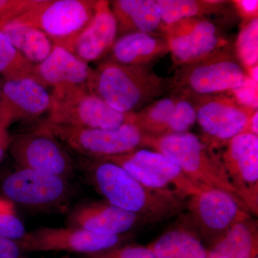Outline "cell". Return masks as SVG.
<instances>
[{"label":"cell","instance_id":"cell-1","mask_svg":"<svg viewBox=\"0 0 258 258\" xmlns=\"http://www.w3.org/2000/svg\"><path fill=\"white\" fill-rule=\"evenodd\" d=\"M76 163L105 201L137 214L147 223L174 216L186 207L185 199L177 194L147 187L111 161L81 157Z\"/></svg>","mask_w":258,"mask_h":258},{"label":"cell","instance_id":"cell-2","mask_svg":"<svg viewBox=\"0 0 258 258\" xmlns=\"http://www.w3.org/2000/svg\"><path fill=\"white\" fill-rule=\"evenodd\" d=\"M87 87L106 104L123 113H134L156 101L169 82L149 66L103 60L92 70Z\"/></svg>","mask_w":258,"mask_h":258},{"label":"cell","instance_id":"cell-3","mask_svg":"<svg viewBox=\"0 0 258 258\" xmlns=\"http://www.w3.org/2000/svg\"><path fill=\"white\" fill-rule=\"evenodd\" d=\"M145 147L174 161L199 189H220L237 197L220 159L210 152L195 134L186 132L160 137L144 135Z\"/></svg>","mask_w":258,"mask_h":258},{"label":"cell","instance_id":"cell-4","mask_svg":"<svg viewBox=\"0 0 258 258\" xmlns=\"http://www.w3.org/2000/svg\"><path fill=\"white\" fill-rule=\"evenodd\" d=\"M247 78L235 50L227 45L196 62L178 68L169 88L185 97L211 96L230 92Z\"/></svg>","mask_w":258,"mask_h":258},{"label":"cell","instance_id":"cell-5","mask_svg":"<svg viewBox=\"0 0 258 258\" xmlns=\"http://www.w3.org/2000/svg\"><path fill=\"white\" fill-rule=\"evenodd\" d=\"M185 208L178 227L196 236L207 249L236 223L250 217L237 197L220 189L201 190L187 199Z\"/></svg>","mask_w":258,"mask_h":258},{"label":"cell","instance_id":"cell-6","mask_svg":"<svg viewBox=\"0 0 258 258\" xmlns=\"http://www.w3.org/2000/svg\"><path fill=\"white\" fill-rule=\"evenodd\" d=\"M134 113L115 111L89 91L87 85L52 88L47 120L85 128H115L133 123Z\"/></svg>","mask_w":258,"mask_h":258},{"label":"cell","instance_id":"cell-7","mask_svg":"<svg viewBox=\"0 0 258 258\" xmlns=\"http://www.w3.org/2000/svg\"><path fill=\"white\" fill-rule=\"evenodd\" d=\"M4 198L15 205L40 212H64L76 195L71 179L62 176L18 169L2 183Z\"/></svg>","mask_w":258,"mask_h":258},{"label":"cell","instance_id":"cell-8","mask_svg":"<svg viewBox=\"0 0 258 258\" xmlns=\"http://www.w3.org/2000/svg\"><path fill=\"white\" fill-rule=\"evenodd\" d=\"M61 143L81 157L106 159L143 148L144 134L137 125L127 123L115 128H85L42 122Z\"/></svg>","mask_w":258,"mask_h":258},{"label":"cell","instance_id":"cell-9","mask_svg":"<svg viewBox=\"0 0 258 258\" xmlns=\"http://www.w3.org/2000/svg\"><path fill=\"white\" fill-rule=\"evenodd\" d=\"M96 3L95 0H38L16 19L38 29L54 45L66 49L92 20Z\"/></svg>","mask_w":258,"mask_h":258},{"label":"cell","instance_id":"cell-10","mask_svg":"<svg viewBox=\"0 0 258 258\" xmlns=\"http://www.w3.org/2000/svg\"><path fill=\"white\" fill-rule=\"evenodd\" d=\"M9 149L18 169L42 171L69 179L77 170L76 161L42 123L32 132L13 137Z\"/></svg>","mask_w":258,"mask_h":258},{"label":"cell","instance_id":"cell-11","mask_svg":"<svg viewBox=\"0 0 258 258\" xmlns=\"http://www.w3.org/2000/svg\"><path fill=\"white\" fill-rule=\"evenodd\" d=\"M131 237L130 233L102 235L77 227H41L27 232L17 242L24 253L68 252L87 255L124 244Z\"/></svg>","mask_w":258,"mask_h":258},{"label":"cell","instance_id":"cell-12","mask_svg":"<svg viewBox=\"0 0 258 258\" xmlns=\"http://www.w3.org/2000/svg\"><path fill=\"white\" fill-rule=\"evenodd\" d=\"M151 189L171 191L187 200L201 190L194 185L171 159L161 153L139 149L129 154L106 158Z\"/></svg>","mask_w":258,"mask_h":258},{"label":"cell","instance_id":"cell-13","mask_svg":"<svg viewBox=\"0 0 258 258\" xmlns=\"http://www.w3.org/2000/svg\"><path fill=\"white\" fill-rule=\"evenodd\" d=\"M219 158L237 198L249 212L258 214V136L244 132L225 143Z\"/></svg>","mask_w":258,"mask_h":258},{"label":"cell","instance_id":"cell-14","mask_svg":"<svg viewBox=\"0 0 258 258\" xmlns=\"http://www.w3.org/2000/svg\"><path fill=\"white\" fill-rule=\"evenodd\" d=\"M174 66L178 68L204 58L229 45L227 39L208 18L183 19L163 27Z\"/></svg>","mask_w":258,"mask_h":258},{"label":"cell","instance_id":"cell-15","mask_svg":"<svg viewBox=\"0 0 258 258\" xmlns=\"http://www.w3.org/2000/svg\"><path fill=\"white\" fill-rule=\"evenodd\" d=\"M186 98L192 102L197 122L204 133L215 142L224 144L247 132L249 120L256 111L241 104L233 96L223 93Z\"/></svg>","mask_w":258,"mask_h":258},{"label":"cell","instance_id":"cell-16","mask_svg":"<svg viewBox=\"0 0 258 258\" xmlns=\"http://www.w3.org/2000/svg\"><path fill=\"white\" fill-rule=\"evenodd\" d=\"M50 93L31 76L3 79L0 85V115L7 126L32 120L48 112Z\"/></svg>","mask_w":258,"mask_h":258},{"label":"cell","instance_id":"cell-17","mask_svg":"<svg viewBox=\"0 0 258 258\" xmlns=\"http://www.w3.org/2000/svg\"><path fill=\"white\" fill-rule=\"evenodd\" d=\"M147 223L137 214L121 210L106 201L77 204L69 210L66 219V227L84 229L102 235H125Z\"/></svg>","mask_w":258,"mask_h":258},{"label":"cell","instance_id":"cell-18","mask_svg":"<svg viewBox=\"0 0 258 258\" xmlns=\"http://www.w3.org/2000/svg\"><path fill=\"white\" fill-rule=\"evenodd\" d=\"M118 37L110 1L98 0L92 20L66 49L88 64L108 55Z\"/></svg>","mask_w":258,"mask_h":258},{"label":"cell","instance_id":"cell-19","mask_svg":"<svg viewBox=\"0 0 258 258\" xmlns=\"http://www.w3.org/2000/svg\"><path fill=\"white\" fill-rule=\"evenodd\" d=\"M92 70L67 49L54 45L46 58L35 64L33 78L47 88L86 85Z\"/></svg>","mask_w":258,"mask_h":258},{"label":"cell","instance_id":"cell-20","mask_svg":"<svg viewBox=\"0 0 258 258\" xmlns=\"http://www.w3.org/2000/svg\"><path fill=\"white\" fill-rule=\"evenodd\" d=\"M169 52L162 34L134 32L118 37L106 60L128 66H149Z\"/></svg>","mask_w":258,"mask_h":258},{"label":"cell","instance_id":"cell-21","mask_svg":"<svg viewBox=\"0 0 258 258\" xmlns=\"http://www.w3.org/2000/svg\"><path fill=\"white\" fill-rule=\"evenodd\" d=\"M110 5L118 37L134 32L161 33L162 22L156 0H114Z\"/></svg>","mask_w":258,"mask_h":258},{"label":"cell","instance_id":"cell-22","mask_svg":"<svg viewBox=\"0 0 258 258\" xmlns=\"http://www.w3.org/2000/svg\"><path fill=\"white\" fill-rule=\"evenodd\" d=\"M207 249V258L257 257V222L251 217L241 220Z\"/></svg>","mask_w":258,"mask_h":258},{"label":"cell","instance_id":"cell-23","mask_svg":"<svg viewBox=\"0 0 258 258\" xmlns=\"http://www.w3.org/2000/svg\"><path fill=\"white\" fill-rule=\"evenodd\" d=\"M0 32L34 64L45 60L54 46L45 33L18 19L0 21Z\"/></svg>","mask_w":258,"mask_h":258},{"label":"cell","instance_id":"cell-24","mask_svg":"<svg viewBox=\"0 0 258 258\" xmlns=\"http://www.w3.org/2000/svg\"><path fill=\"white\" fill-rule=\"evenodd\" d=\"M148 247L157 258H207L208 254L196 236L180 227L167 231Z\"/></svg>","mask_w":258,"mask_h":258},{"label":"cell","instance_id":"cell-25","mask_svg":"<svg viewBox=\"0 0 258 258\" xmlns=\"http://www.w3.org/2000/svg\"><path fill=\"white\" fill-rule=\"evenodd\" d=\"M160 11L162 28L188 18H206L225 9V1L211 0H156Z\"/></svg>","mask_w":258,"mask_h":258},{"label":"cell","instance_id":"cell-26","mask_svg":"<svg viewBox=\"0 0 258 258\" xmlns=\"http://www.w3.org/2000/svg\"><path fill=\"white\" fill-rule=\"evenodd\" d=\"M179 95L159 98L134 113L133 123L144 135L153 137L167 136L169 121Z\"/></svg>","mask_w":258,"mask_h":258},{"label":"cell","instance_id":"cell-27","mask_svg":"<svg viewBox=\"0 0 258 258\" xmlns=\"http://www.w3.org/2000/svg\"><path fill=\"white\" fill-rule=\"evenodd\" d=\"M35 64L28 60L0 32V75L3 79H13L23 76L33 77Z\"/></svg>","mask_w":258,"mask_h":258},{"label":"cell","instance_id":"cell-28","mask_svg":"<svg viewBox=\"0 0 258 258\" xmlns=\"http://www.w3.org/2000/svg\"><path fill=\"white\" fill-rule=\"evenodd\" d=\"M235 55L244 69H251L258 62V19L244 22L235 42Z\"/></svg>","mask_w":258,"mask_h":258},{"label":"cell","instance_id":"cell-29","mask_svg":"<svg viewBox=\"0 0 258 258\" xmlns=\"http://www.w3.org/2000/svg\"><path fill=\"white\" fill-rule=\"evenodd\" d=\"M25 226L17 213L16 205L0 197V237L18 241L26 234Z\"/></svg>","mask_w":258,"mask_h":258},{"label":"cell","instance_id":"cell-30","mask_svg":"<svg viewBox=\"0 0 258 258\" xmlns=\"http://www.w3.org/2000/svg\"><path fill=\"white\" fill-rule=\"evenodd\" d=\"M196 122V111L192 102L179 95L169 121L167 136L189 132Z\"/></svg>","mask_w":258,"mask_h":258},{"label":"cell","instance_id":"cell-31","mask_svg":"<svg viewBox=\"0 0 258 258\" xmlns=\"http://www.w3.org/2000/svg\"><path fill=\"white\" fill-rule=\"evenodd\" d=\"M81 258H157L149 247L137 244H122L98 253L83 255Z\"/></svg>","mask_w":258,"mask_h":258},{"label":"cell","instance_id":"cell-32","mask_svg":"<svg viewBox=\"0 0 258 258\" xmlns=\"http://www.w3.org/2000/svg\"><path fill=\"white\" fill-rule=\"evenodd\" d=\"M38 0H0V21L13 20L31 10Z\"/></svg>","mask_w":258,"mask_h":258},{"label":"cell","instance_id":"cell-33","mask_svg":"<svg viewBox=\"0 0 258 258\" xmlns=\"http://www.w3.org/2000/svg\"><path fill=\"white\" fill-rule=\"evenodd\" d=\"M257 83L248 77L240 87L235 88L230 93L241 104L247 108L257 110Z\"/></svg>","mask_w":258,"mask_h":258},{"label":"cell","instance_id":"cell-34","mask_svg":"<svg viewBox=\"0 0 258 258\" xmlns=\"http://www.w3.org/2000/svg\"><path fill=\"white\" fill-rule=\"evenodd\" d=\"M239 14L244 21L257 18L258 1L257 0H237L232 2Z\"/></svg>","mask_w":258,"mask_h":258},{"label":"cell","instance_id":"cell-35","mask_svg":"<svg viewBox=\"0 0 258 258\" xmlns=\"http://www.w3.org/2000/svg\"><path fill=\"white\" fill-rule=\"evenodd\" d=\"M23 254L17 241L0 237V258H20Z\"/></svg>","mask_w":258,"mask_h":258},{"label":"cell","instance_id":"cell-36","mask_svg":"<svg viewBox=\"0 0 258 258\" xmlns=\"http://www.w3.org/2000/svg\"><path fill=\"white\" fill-rule=\"evenodd\" d=\"M13 136L10 135L8 127L0 124V161L4 157L5 152L10 148Z\"/></svg>","mask_w":258,"mask_h":258},{"label":"cell","instance_id":"cell-37","mask_svg":"<svg viewBox=\"0 0 258 258\" xmlns=\"http://www.w3.org/2000/svg\"><path fill=\"white\" fill-rule=\"evenodd\" d=\"M247 133L258 136V111L256 110L249 120L248 127L247 130Z\"/></svg>","mask_w":258,"mask_h":258},{"label":"cell","instance_id":"cell-38","mask_svg":"<svg viewBox=\"0 0 258 258\" xmlns=\"http://www.w3.org/2000/svg\"><path fill=\"white\" fill-rule=\"evenodd\" d=\"M57 258H76L74 257H71V256L69 255V254H64L63 256H61V257H57Z\"/></svg>","mask_w":258,"mask_h":258},{"label":"cell","instance_id":"cell-39","mask_svg":"<svg viewBox=\"0 0 258 258\" xmlns=\"http://www.w3.org/2000/svg\"><path fill=\"white\" fill-rule=\"evenodd\" d=\"M0 124H3V125H5V126L8 127V126H7L6 125H5L4 121H3V118H2L1 115H0Z\"/></svg>","mask_w":258,"mask_h":258},{"label":"cell","instance_id":"cell-40","mask_svg":"<svg viewBox=\"0 0 258 258\" xmlns=\"http://www.w3.org/2000/svg\"><path fill=\"white\" fill-rule=\"evenodd\" d=\"M23 258H28V257H25V256H24Z\"/></svg>","mask_w":258,"mask_h":258},{"label":"cell","instance_id":"cell-41","mask_svg":"<svg viewBox=\"0 0 258 258\" xmlns=\"http://www.w3.org/2000/svg\"><path fill=\"white\" fill-rule=\"evenodd\" d=\"M0 85H1V81H0Z\"/></svg>","mask_w":258,"mask_h":258},{"label":"cell","instance_id":"cell-42","mask_svg":"<svg viewBox=\"0 0 258 258\" xmlns=\"http://www.w3.org/2000/svg\"><path fill=\"white\" fill-rule=\"evenodd\" d=\"M254 258H258V257H254Z\"/></svg>","mask_w":258,"mask_h":258}]
</instances>
